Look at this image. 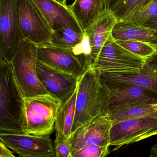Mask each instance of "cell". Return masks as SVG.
<instances>
[{
    "label": "cell",
    "mask_w": 157,
    "mask_h": 157,
    "mask_svg": "<svg viewBox=\"0 0 157 157\" xmlns=\"http://www.w3.org/2000/svg\"><path fill=\"white\" fill-rule=\"evenodd\" d=\"M105 0H75L68 8L85 32L104 11Z\"/></svg>",
    "instance_id": "e0dca14e"
},
{
    "label": "cell",
    "mask_w": 157,
    "mask_h": 157,
    "mask_svg": "<svg viewBox=\"0 0 157 157\" xmlns=\"http://www.w3.org/2000/svg\"><path fill=\"white\" fill-rule=\"evenodd\" d=\"M157 135V111L140 118H134L112 124L109 146L114 150L123 146L136 143Z\"/></svg>",
    "instance_id": "52a82bcc"
},
{
    "label": "cell",
    "mask_w": 157,
    "mask_h": 157,
    "mask_svg": "<svg viewBox=\"0 0 157 157\" xmlns=\"http://www.w3.org/2000/svg\"><path fill=\"white\" fill-rule=\"evenodd\" d=\"M150 157H157V144L151 149Z\"/></svg>",
    "instance_id": "4dcf8cb0"
},
{
    "label": "cell",
    "mask_w": 157,
    "mask_h": 157,
    "mask_svg": "<svg viewBox=\"0 0 157 157\" xmlns=\"http://www.w3.org/2000/svg\"><path fill=\"white\" fill-rule=\"evenodd\" d=\"M101 79L109 92L108 113L135 105L157 104V94L149 89L136 85H120Z\"/></svg>",
    "instance_id": "9c48e42d"
},
{
    "label": "cell",
    "mask_w": 157,
    "mask_h": 157,
    "mask_svg": "<svg viewBox=\"0 0 157 157\" xmlns=\"http://www.w3.org/2000/svg\"><path fill=\"white\" fill-rule=\"evenodd\" d=\"M84 35L70 29H60L52 32L51 45L64 48H72L82 41Z\"/></svg>",
    "instance_id": "7402d4cb"
},
{
    "label": "cell",
    "mask_w": 157,
    "mask_h": 157,
    "mask_svg": "<svg viewBox=\"0 0 157 157\" xmlns=\"http://www.w3.org/2000/svg\"><path fill=\"white\" fill-rule=\"evenodd\" d=\"M157 32V0H153L144 9L133 15L125 20Z\"/></svg>",
    "instance_id": "603a6c76"
},
{
    "label": "cell",
    "mask_w": 157,
    "mask_h": 157,
    "mask_svg": "<svg viewBox=\"0 0 157 157\" xmlns=\"http://www.w3.org/2000/svg\"><path fill=\"white\" fill-rule=\"evenodd\" d=\"M36 72L40 81L48 93L61 103L71 96L78 86V79L76 77L52 68L38 59Z\"/></svg>",
    "instance_id": "8fae6325"
},
{
    "label": "cell",
    "mask_w": 157,
    "mask_h": 157,
    "mask_svg": "<svg viewBox=\"0 0 157 157\" xmlns=\"http://www.w3.org/2000/svg\"><path fill=\"white\" fill-rule=\"evenodd\" d=\"M17 14L19 27L25 40L37 46L51 45L53 31L32 0H17Z\"/></svg>",
    "instance_id": "5b68a950"
},
{
    "label": "cell",
    "mask_w": 157,
    "mask_h": 157,
    "mask_svg": "<svg viewBox=\"0 0 157 157\" xmlns=\"http://www.w3.org/2000/svg\"><path fill=\"white\" fill-rule=\"evenodd\" d=\"M149 44L157 49V32L154 34L153 38L149 42Z\"/></svg>",
    "instance_id": "f546056e"
},
{
    "label": "cell",
    "mask_w": 157,
    "mask_h": 157,
    "mask_svg": "<svg viewBox=\"0 0 157 157\" xmlns=\"http://www.w3.org/2000/svg\"><path fill=\"white\" fill-rule=\"evenodd\" d=\"M109 92L93 68L88 69L78 80L75 114L71 134L98 117L107 115Z\"/></svg>",
    "instance_id": "6da1fadb"
},
{
    "label": "cell",
    "mask_w": 157,
    "mask_h": 157,
    "mask_svg": "<svg viewBox=\"0 0 157 157\" xmlns=\"http://www.w3.org/2000/svg\"><path fill=\"white\" fill-rule=\"evenodd\" d=\"M145 59L126 50L113 39L112 35L103 45L92 68L98 73L139 72Z\"/></svg>",
    "instance_id": "8992f818"
},
{
    "label": "cell",
    "mask_w": 157,
    "mask_h": 157,
    "mask_svg": "<svg viewBox=\"0 0 157 157\" xmlns=\"http://www.w3.org/2000/svg\"><path fill=\"white\" fill-rule=\"evenodd\" d=\"M37 46L24 40L10 63L25 98L48 94L37 76Z\"/></svg>",
    "instance_id": "277c9868"
},
{
    "label": "cell",
    "mask_w": 157,
    "mask_h": 157,
    "mask_svg": "<svg viewBox=\"0 0 157 157\" xmlns=\"http://www.w3.org/2000/svg\"><path fill=\"white\" fill-rule=\"evenodd\" d=\"M70 49L86 71L89 68H92L93 60L91 48L88 38L86 34L80 43Z\"/></svg>",
    "instance_id": "cb8c5ba5"
},
{
    "label": "cell",
    "mask_w": 157,
    "mask_h": 157,
    "mask_svg": "<svg viewBox=\"0 0 157 157\" xmlns=\"http://www.w3.org/2000/svg\"><path fill=\"white\" fill-rule=\"evenodd\" d=\"M0 140L19 157H55L54 146L50 136L0 132Z\"/></svg>",
    "instance_id": "30bf717a"
},
{
    "label": "cell",
    "mask_w": 157,
    "mask_h": 157,
    "mask_svg": "<svg viewBox=\"0 0 157 157\" xmlns=\"http://www.w3.org/2000/svg\"><path fill=\"white\" fill-rule=\"evenodd\" d=\"M55 1H57L58 2L63 5H66V2L67 0H55Z\"/></svg>",
    "instance_id": "1f68e13d"
},
{
    "label": "cell",
    "mask_w": 157,
    "mask_h": 157,
    "mask_svg": "<svg viewBox=\"0 0 157 157\" xmlns=\"http://www.w3.org/2000/svg\"><path fill=\"white\" fill-rule=\"evenodd\" d=\"M0 157H16L9 148L0 140Z\"/></svg>",
    "instance_id": "83f0119b"
},
{
    "label": "cell",
    "mask_w": 157,
    "mask_h": 157,
    "mask_svg": "<svg viewBox=\"0 0 157 157\" xmlns=\"http://www.w3.org/2000/svg\"><path fill=\"white\" fill-rule=\"evenodd\" d=\"M155 31L126 21H117L112 36L115 40H135L149 43Z\"/></svg>",
    "instance_id": "ac0fdd59"
},
{
    "label": "cell",
    "mask_w": 157,
    "mask_h": 157,
    "mask_svg": "<svg viewBox=\"0 0 157 157\" xmlns=\"http://www.w3.org/2000/svg\"><path fill=\"white\" fill-rule=\"evenodd\" d=\"M121 0H105L104 10L111 12Z\"/></svg>",
    "instance_id": "f1b7e54d"
},
{
    "label": "cell",
    "mask_w": 157,
    "mask_h": 157,
    "mask_svg": "<svg viewBox=\"0 0 157 157\" xmlns=\"http://www.w3.org/2000/svg\"><path fill=\"white\" fill-rule=\"evenodd\" d=\"M77 91L78 86L71 96L66 101L61 103L55 124L57 139L66 140L71 137L75 114Z\"/></svg>",
    "instance_id": "d6986e66"
},
{
    "label": "cell",
    "mask_w": 157,
    "mask_h": 157,
    "mask_svg": "<svg viewBox=\"0 0 157 157\" xmlns=\"http://www.w3.org/2000/svg\"><path fill=\"white\" fill-rule=\"evenodd\" d=\"M109 153V147L92 144L78 149L72 154L70 157H106Z\"/></svg>",
    "instance_id": "484cf974"
},
{
    "label": "cell",
    "mask_w": 157,
    "mask_h": 157,
    "mask_svg": "<svg viewBox=\"0 0 157 157\" xmlns=\"http://www.w3.org/2000/svg\"><path fill=\"white\" fill-rule=\"evenodd\" d=\"M61 103L49 93L25 98V134L36 136H50L55 129Z\"/></svg>",
    "instance_id": "3957f363"
},
{
    "label": "cell",
    "mask_w": 157,
    "mask_h": 157,
    "mask_svg": "<svg viewBox=\"0 0 157 157\" xmlns=\"http://www.w3.org/2000/svg\"><path fill=\"white\" fill-rule=\"evenodd\" d=\"M38 59L48 66L70 74L78 80L86 71L70 49L52 45L37 46Z\"/></svg>",
    "instance_id": "5bb4252c"
},
{
    "label": "cell",
    "mask_w": 157,
    "mask_h": 157,
    "mask_svg": "<svg viewBox=\"0 0 157 157\" xmlns=\"http://www.w3.org/2000/svg\"></svg>",
    "instance_id": "d6a6232c"
},
{
    "label": "cell",
    "mask_w": 157,
    "mask_h": 157,
    "mask_svg": "<svg viewBox=\"0 0 157 157\" xmlns=\"http://www.w3.org/2000/svg\"><path fill=\"white\" fill-rule=\"evenodd\" d=\"M117 22L111 12L104 10L85 32V34L88 38L91 48L93 64L97 60L103 45L112 35L113 29Z\"/></svg>",
    "instance_id": "2e32d148"
},
{
    "label": "cell",
    "mask_w": 157,
    "mask_h": 157,
    "mask_svg": "<svg viewBox=\"0 0 157 157\" xmlns=\"http://www.w3.org/2000/svg\"><path fill=\"white\" fill-rule=\"evenodd\" d=\"M120 46L138 57L146 59L156 51L149 43L135 40H115Z\"/></svg>",
    "instance_id": "d4e9b609"
},
{
    "label": "cell",
    "mask_w": 157,
    "mask_h": 157,
    "mask_svg": "<svg viewBox=\"0 0 157 157\" xmlns=\"http://www.w3.org/2000/svg\"><path fill=\"white\" fill-rule=\"evenodd\" d=\"M153 0H121L112 11L117 21H125L147 7Z\"/></svg>",
    "instance_id": "44dd1931"
},
{
    "label": "cell",
    "mask_w": 157,
    "mask_h": 157,
    "mask_svg": "<svg viewBox=\"0 0 157 157\" xmlns=\"http://www.w3.org/2000/svg\"><path fill=\"white\" fill-rule=\"evenodd\" d=\"M111 121L107 115L94 119L71 135V155L86 146L95 144L109 146Z\"/></svg>",
    "instance_id": "7c38bea8"
},
{
    "label": "cell",
    "mask_w": 157,
    "mask_h": 157,
    "mask_svg": "<svg viewBox=\"0 0 157 157\" xmlns=\"http://www.w3.org/2000/svg\"><path fill=\"white\" fill-rule=\"evenodd\" d=\"M42 13L52 31L68 28L84 35L68 6L55 0H32Z\"/></svg>",
    "instance_id": "9a60e30c"
},
{
    "label": "cell",
    "mask_w": 157,
    "mask_h": 157,
    "mask_svg": "<svg viewBox=\"0 0 157 157\" xmlns=\"http://www.w3.org/2000/svg\"><path fill=\"white\" fill-rule=\"evenodd\" d=\"M17 0H0V54L11 63L25 40L17 14Z\"/></svg>",
    "instance_id": "ba28073f"
},
{
    "label": "cell",
    "mask_w": 157,
    "mask_h": 157,
    "mask_svg": "<svg viewBox=\"0 0 157 157\" xmlns=\"http://www.w3.org/2000/svg\"><path fill=\"white\" fill-rule=\"evenodd\" d=\"M55 157H70L71 155V144L70 138L60 139L55 138L54 144Z\"/></svg>",
    "instance_id": "4316f807"
},
{
    "label": "cell",
    "mask_w": 157,
    "mask_h": 157,
    "mask_svg": "<svg viewBox=\"0 0 157 157\" xmlns=\"http://www.w3.org/2000/svg\"><path fill=\"white\" fill-rule=\"evenodd\" d=\"M25 104L11 63L0 54V132L25 134Z\"/></svg>",
    "instance_id": "7a4b0ae2"
},
{
    "label": "cell",
    "mask_w": 157,
    "mask_h": 157,
    "mask_svg": "<svg viewBox=\"0 0 157 157\" xmlns=\"http://www.w3.org/2000/svg\"><path fill=\"white\" fill-rule=\"evenodd\" d=\"M157 111V104H143L109 113L107 115L113 124L125 120L143 117Z\"/></svg>",
    "instance_id": "ffe728a7"
},
{
    "label": "cell",
    "mask_w": 157,
    "mask_h": 157,
    "mask_svg": "<svg viewBox=\"0 0 157 157\" xmlns=\"http://www.w3.org/2000/svg\"><path fill=\"white\" fill-rule=\"evenodd\" d=\"M101 78L120 85H136L147 88L157 94V49L145 59L141 70L136 72L98 73Z\"/></svg>",
    "instance_id": "4fadbf2b"
}]
</instances>
